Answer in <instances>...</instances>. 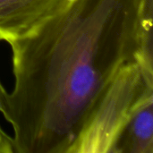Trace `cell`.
I'll list each match as a JSON object with an SVG mask.
<instances>
[{
	"instance_id": "6da1fadb",
	"label": "cell",
	"mask_w": 153,
	"mask_h": 153,
	"mask_svg": "<svg viewBox=\"0 0 153 153\" xmlns=\"http://www.w3.org/2000/svg\"><path fill=\"white\" fill-rule=\"evenodd\" d=\"M152 19L153 0H68L10 42L15 153H67L124 66L153 71Z\"/></svg>"
},
{
	"instance_id": "7a4b0ae2",
	"label": "cell",
	"mask_w": 153,
	"mask_h": 153,
	"mask_svg": "<svg viewBox=\"0 0 153 153\" xmlns=\"http://www.w3.org/2000/svg\"><path fill=\"white\" fill-rule=\"evenodd\" d=\"M153 98V71L138 62L124 66L103 91L67 153H114L134 112Z\"/></svg>"
},
{
	"instance_id": "3957f363",
	"label": "cell",
	"mask_w": 153,
	"mask_h": 153,
	"mask_svg": "<svg viewBox=\"0 0 153 153\" xmlns=\"http://www.w3.org/2000/svg\"><path fill=\"white\" fill-rule=\"evenodd\" d=\"M68 0H0V41L17 39L59 11Z\"/></svg>"
},
{
	"instance_id": "277c9868",
	"label": "cell",
	"mask_w": 153,
	"mask_h": 153,
	"mask_svg": "<svg viewBox=\"0 0 153 153\" xmlns=\"http://www.w3.org/2000/svg\"><path fill=\"white\" fill-rule=\"evenodd\" d=\"M114 153H153V98L132 116L116 143Z\"/></svg>"
},
{
	"instance_id": "5b68a950",
	"label": "cell",
	"mask_w": 153,
	"mask_h": 153,
	"mask_svg": "<svg viewBox=\"0 0 153 153\" xmlns=\"http://www.w3.org/2000/svg\"><path fill=\"white\" fill-rule=\"evenodd\" d=\"M0 153H15L13 137H10L0 126Z\"/></svg>"
},
{
	"instance_id": "8992f818",
	"label": "cell",
	"mask_w": 153,
	"mask_h": 153,
	"mask_svg": "<svg viewBox=\"0 0 153 153\" xmlns=\"http://www.w3.org/2000/svg\"><path fill=\"white\" fill-rule=\"evenodd\" d=\"M0 113L7 120L9 116V93L0 82Z\"/></svg>"
}]
</instances>
